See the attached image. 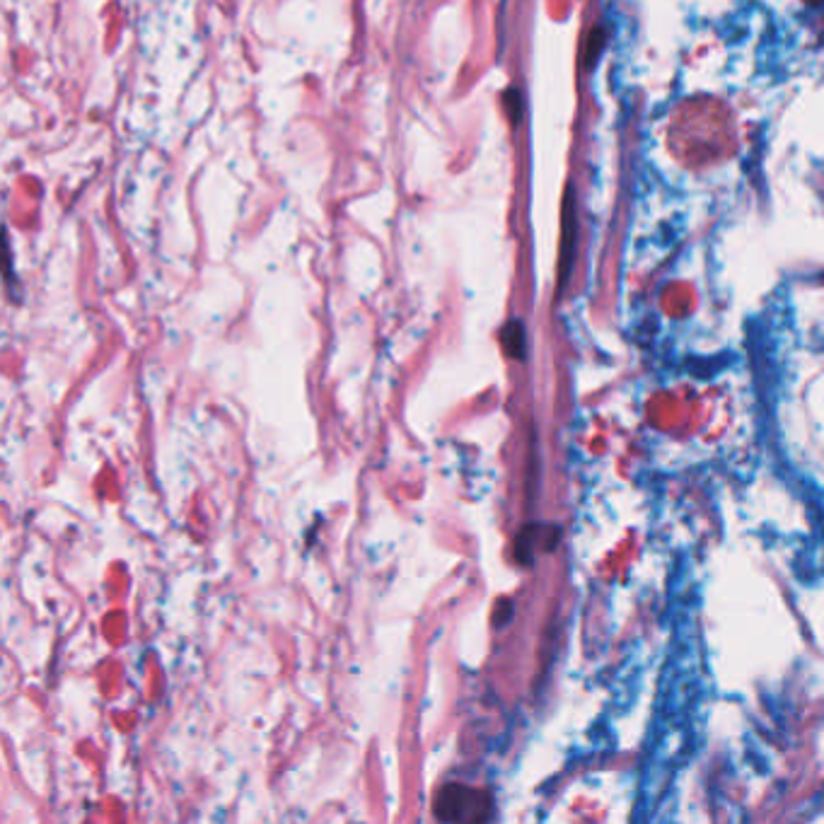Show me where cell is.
<instances>
[{
    "instance_id": "obj_4",
    "label": "cell",
    "mask_w": 824,
    "mask_h": 824,
    "mask_svg": "<svg viewBox=\"0 0 824 824\" xmlns=\"http://www.w3.org/2000/svg\"><path fill=\"white\" fill-rule=\"evenodd\" d=\"M602 46H605V32L602 29H593V34H590L588 39V54H585V61H588V66H595L597 56H600Z\"/></svg>"
},
{
    "instance_id": "obj_2",
    "label": "cell",
    "mask_w": 824,
    "mask_h": 824,
    "mask_svg": "<svg viewBox=\"0 0 824 824\" xmlns=\"http://www.w3.org/2000/svg\"><path fill=\"white\" fill-rule=\"evenodd\" d=\"M564 237H561V283L566 281L568 274V261H571L573 247L576 245V201H573L571 189H566V199H564Z\"/></svg>"
},
{
    "instance_id": "obj_5",
    "label": "cell",
    "mask_w": 824,
    "mask_h": 824,
    "mask_svg": "<svg viewBox=\"0 0 824 824\" xmlns=\"http://www.w3.org/2000/svg\"><path fill=\"white\" fill-rule=\"evenodd\" d=\"M506 104L510 107V121H515L518 124L520 119V92L518 90H508L506 92Z\"/></svg>"
},
{
    "instance_id": "obj_3",
    "label": "cell",
    "mask_w": 824,
    "mask_h": 824,
    "mask_svg": "<svg viewBox=\"0 0 824 824\" xmlns=\"http://www.w3.org/2000/svg\"><path fill=\"white\" fill-rule=\"evenodd\" d=\"M503 346L510 356L522 358L525 356V329H522L520 322H510L506 329H503Z\"/></svg>"
},
{
    "instance_id": "obj_1",
    "label": "cell",
    "mask_w": 824,
    "mask_h": 824,
    "mask_svg": "<svg viewBox=\"0 0 824 824\" xmlns=\"http://www.w3.org/2000/svg\"><path fill=\"white\" fill-rule=\"evenodd\" d=\"M433 810L445 822H484L491 817V798L477 788L450 783L438 791Z\"/></svg>"
}]
</instances>
